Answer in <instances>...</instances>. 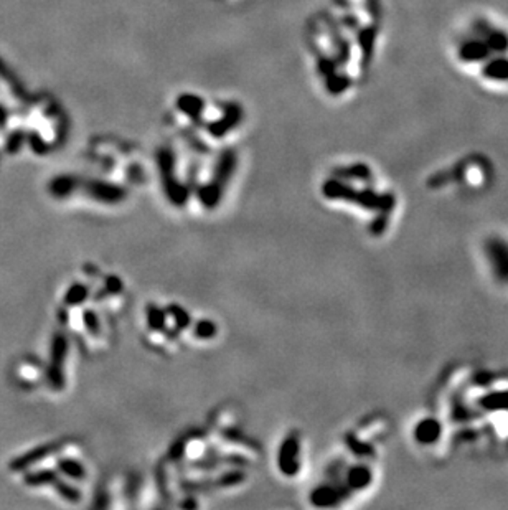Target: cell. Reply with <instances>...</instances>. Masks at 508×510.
Instances as JSON below:
<instances>
[{"label": "cell", "instance_id": "1", "mask_svg": "<svg viewBox=\"0 0 508 510\" xmlns=\"http://www.w3.org/2000/svg\"><path fill=\"white\" fill-rule=\"evenodd\" d=\"M385 33L383 0H327L309 20L307 53L327 98L342 101L368 82Z\"/></svg>", "mask_w": 508, "mask_h": 510}, {"label": "cell", "instance_id": "3", "mask_svg": "<svg viewBox=\"0 0 508 510\" xmlns=\"http://www.w3.org/2000/svg\"><path fill=\"white\" fill-rule=\"evenodd\" d=\"M298 453H299L298 438L289 436L283 444V451H281V458H279V464L283 472L286 474L298 472Z\"/></svg>", "mask_w": 508, "mask_h": 510}, {"label": "cell", "instance_id": "2", "mask_svg": "<svg viewBox=\"0 0 508 510\" xmlns=\"http://www.w3.org/2000/svg\"><path fill=\"white\" fill-rule=\"evenodd\" d=\"M449 62L477 88L508 96V20L477 9L457 20L447 37Z\"/></svg>", "mask_w": 508, "mask_h": 510}]
</instances>
